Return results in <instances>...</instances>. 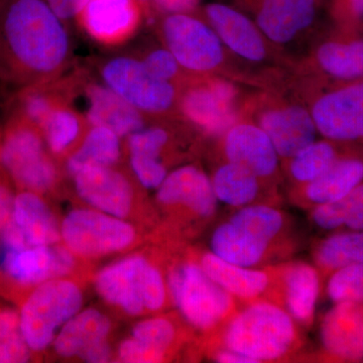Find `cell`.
Segmentation results:
<instances>
[{
	"mask_svg": "<svg viewBox=\"0 0 363 363\" xmlns=\"http://www.w3.org/2000/svg\"><path fill=\"white\" fill-rule=\"evenodd\" d=\"M218 160L252 172L272 187L281 189V161L272 140L259 125L240 119L218 138Z\"/></svg>",
	"mask_w": 363,
	"mask_h": 363,
	"instance_id": "cell-14",
	"label": "cell"
},
{
	"mask_svg": "<svg viewBox=\"0 0 363 363\" xmlns=\"http://www.w3.org/2000/svg\"><path fill=\"white\" fill-rule=\"evenodd\" d=\"M162 39L184 70L208 75L225 61L224 45L208 23L192 13L168 14L162 21Z\"/></svg>",
	"mask_w": 363,
	"mask_h": 363,
	"instance_id": "cell-9",
	"label": "cell"
},
{
	"mask_svg": "<svg viewBox=\"0 0 363 363\" xmlns=\"http://www.w3.org/2000/svg\"><path fill=\"white\" fill-rule=\"evenodd\" d=\"M272 267L269 301L281 306L305 332L312 328L322 278L317 267L301 259H289Z\"/></svg>",
	"mask_w": 363,
	"mask_h": 363,
	"instance_id": "cell-15",
	"label": "cell"
},
{
	"mask_svg": "<svg viewBox=\"0 0 363 363\" xmlns=\"http://www.w3.org/2000/svg\"><path fill=\"white\" fill-rule=\"evenodd\" d=\"M304 330L281 306L267 300L240 304L225 325L205 341L240 353L252 363L307 362Z\"/></svg>",
	"mask_w": 363,
	"mask_h": 363,
	"instance_id": "cell-2",
	"label": "cell"
},
{
	"mask_svg": "<svg viewBox=\"0 0 363 363\" xmlns=\"http://www.w3.org/2000/svg\"><path fill=\"white\" fill-rule=\"evenodd\" d=\"M87 121L90 125L105 126L124 138L145 128L143 113L109 89L91 84L86 89Z\"/></svg>",
	"mask_w": 363,
	"mask_h": 363,
	"instance_id": "cell-27",
	"label": "cell"
},
{
	"mask_svg": "<svg viewBox=\"0 0 363 363\" xmlns=\"http://www.w3.org/2000/svg\"><path fill=\"white\" fill-rule=\"evenodd\" d=\"M130 168L143 188L157 190L169 173L168 164L150 157L130 156Z\"/></svg>",
	"mask_w": 363,
	"mask_h": 363,
	"instance_id": "cell-40",
	"label": "cell"
},
{
	"mask_svg": "<svg viewBox=\"0 0 363 363\" xmlns=\"http://www.w3.org/2000/svg\"><path fill=\"white\" fill-rule=\"evenodd\" d=\"M252 121L272 140L281 161L295 156L316 140L318 130L309 108L274 96L257 98L247 107Z\"/></svg>",
	"mask_w": 363,
	"mask_h": 363,
	"instance_id": "cell-11",
	"label": "cell"
},
{
	"mask_svg": "<svg viewBox=\"0 0 363 363\" xmlns=\"http://www.w3.org/2000/svg\"><path fill=\"white\" fill-rule=\"evenodd\" d=\"M142 4L143 7H149L152 4V0H138Z\"/></svg>",
	"mask_w": 363,
	"mask_h": 363,
	"instance_id": "cell-48",
	"label": "cell"
},
{
	"mask_svg": "<svg viewBox=\"0 0 363 363\" xmlns=\"http://www.w3.org/2000/svg\"><path fill=\"white\" fill-rule=\"evenodd\" d=\"M121 136L100 125H90L79 143L77 149L67 160V171L71 176L91 167H114L121 157Z\"/></svg>",
	"mask_w": 363,
	"mask_h": 363,
	"instance_id": "cell-34",
	"label": "cell"
},
{
	"mask_svg": "<svg viewBox=\"0 0 363 363\" xmlns=\"http://www.w3.org/2000/svg\"><path fill=\"white\" fill-rule=\"evenodd\" d=\"M62 21L77 18L88 0H45Z\"/></svg>",
	"mask_w": 363,
	"mask_h": 363,
	"instance_id": "cell-44",
	"label": "cell"
},
{
	"mask_svg": "<svg viewBox=\"0 0 363 363\" xmlns=\"http://www.w3.org/2000/svg\"><path fill=\"white\" fill-rule=\"evenodd\" d=\"M255 23L269 42L286 45L316 18L318 0H252Z\"/></svg>",
	"mask_w": 363,
	"mask_h": 363,
	"instance_id": "cell-24",
	"label": "cell"
},
{
	"mask_svg": "<svg viewBox=\"0 0 363 363\" xmlns=\"http://www.w3.org/2000/svg\"><path fill=\"white\" fill-rule=\"evenodd\" d=\"M104 85L143 114L167 113L179 104L180 92L174 82L150 75L142 60L117 57L101 69Z\"/></svg>",
	"mask_w": 363,
	"mask_h": 363,
	"instance_id": "cell-10",
	"label": "cell"
},
{
	"mask_svg": "<svg viewBox=\"0 0 363 363\" xmlns=\"http://www.w3.org/2000/svg\"><path fill=\"white\" fill-rule=\"evenodd\" d=\"M145 69L159 80L174 82L181 73V66L168 49H155L142 60Z\"/></svg>",
	"mask_w": 363,
	"mask_h": 363,
	"instance_id": "cell-41",
	"label": "cell"
},
{
	"mask_svg": "<svg viewBox=\"0 0 363 363\" xmlns=\"http://www.w3.org/2000/svg\"><path fill=\"white\" fill-rule=\"evenodd\" d=\"M112 330L111 318L95 308L79 311L58 332L52 342L60 357H78L83 351L108 339Z\"/></svg>",
	"mask_w": 363,
	"mask_h": 363,
	"instance_id": "cell-29",
	"label": "cell"
},
{
	"mask_svg": "<svg viewBox=\"0 0 363 363\" xmlns=\"http://www.w3.org/2000/svg\"><path fill=\"white\" fill-rule=\"evenodd\" d=\"M351 143L315 140L295 156L281 161L284 180L289 188L300 187L317 180L342 156Z\"/></svg>",
	"mask_w": 363,
	"mask_h": 363,
	"instance_id": "cell-31",
	"label": "cell"
},
{
	"mask_svg": "<svg viewBox=\"0 0 363 363\" xmlns=\"http://www.w3.org/2000/svg\"><path fill=\"white\" fill-rule=\"evenodd\" d=\"M156 191L157 206L167 218L164 229L182 242L216 220L218 200L210 176L197 164H185L169 172Z\"/></svg>",
	"mask_w": 363,
	"mask_h": 363,
	"instance_id": "cell-5",
	"label": "cell"
},
{
	"mask_svg": "<svg viewBox=\"0 0 363 363\" xmlns=\"http://www.w3.org/2000/svg\"><path fill=\"white\" fill-rule=\"evenodd\" d=\"M0 168L21 190L45 194L58 182L42 131L13 114L0 140Z\"/></svg>",
	"mask_w": 363,
	"mask_h": 363,
	"instance_id": "cell-6",
	"label": "cell"
},
{
	"mask_svg": "<svg viewBox=\"0 0 363 363\" xmlns=\"http://www.w3.org/2000/svg\"><path fill=\"white\" fill-rule=\"evenodd\" d=\"M226 219L260 240L298 252L303 247L297 221L279 205L257 204L231 210Z\"/></svg>",
	"mask_w": 363,
	"mask_h": 363,
	"instance_id": "cell-26",
	"label": "cell"
},
{
	"mask_svg": "<svg viewBox=\"0 0 363 363\" xmlns=\"http://www.w3.org/2000/svg\"><path fill=\"white\" fill-rule=\"evenodd\" d=\"M363 183V145L351 143L342 156L317 180L300 187L289 188L286 198L298 209L336 201Z\"/></svg>",
	"mask_w": 363,
	"mask_h": 363,
	"instance_id": "cell-18",
	"label": "cell"
},
{
	"mask_svg": "<svg viewBox=\"0 0 363 363\" xmlns=\"http://www.w3.org/2000/svg\"><path fill=\"white\" fill-rule=\"evenodd\" d=\"M312 264L322 278L351 264L363 262V230L324 234L311 243Z\"/></svg>",
	"mask_w": 363,
	"mask_h": 363,
	"instance_id": "cell-32",
	"label": "cell"
},
{
	"mask_svg": "<svg viewBox=\"0 0 363 363\" xmlns=\"http://www.w3.org/2000/svg\"><path fill=\"white\" fill-rule=\"evenodd\" d=\"M330 13L339 26L352 30L363 21V0H331Z\"/></svg>",
	"mask_w": 363,
	"mask_h": 363,
	"instance_id": "cell-42",
	"label": "cell"
},
{
	"mask_svg": "<svg viewBox=\"0 0 363 363\" xmlns=\"http://www.w3.org/2000/svg\"><path fill=\"white\" fill-rule=\"evenodd\" d=\"M312 63L322 75L341 82L363 79V39L342 37L325 40L313 52Z\"/></svg>",
	"mask_w": 363,
	"mask_h": 363,
	"instance_id": "cell-30",
	"label": "cell"
},
{
	"mask_svg": "<svg viewBox=\"0 0 363 363\" xmlns=\"http://www.w3.org/2000/svg\"><path fill=\"white\" fill-rule=\"evenodd\" d=\"M116 359L117 362L124 363L162 362L161 357L156 352L133 337L126 338L119 344Z\"/></svg>",
	"mask_w": 363,
	"mask_h": 363,
	"instance_id": "cell-43",
	"label": "cell"
},
{
	"mask_svg": "<svg viewBox=\"0 0 363 363\" xmlns=\"http://www.w3.org/2000/svg\"><path fill=\"white\" fill-rule=\"evenodd\" d=\"M309 111L318 133L324 138L363 145V79L319 93Z\"/></svg>",
	"mask_w": 363,
	"mask_h": 363,
	"instance_id": "cell-13",
	"label": "cell"
},
{
	"mask_svg": "<svg viewBox=\"0 0 363 363\" xmlns=\"http://www.w3.org/2000/svg\"><path fill=\"white\" fill-rule=\"evenodd\" d=\"M61 238L76 257L88 259L128 250L135 245L138 233L125 219L94 208H78L61 222Z\"/></svg>",
	"mask_w": 363,
	"mask_h": 363,
	"instance_id": "cell-8",
	"label": "cell"
},
{
	"mask_svg": "<svg viewBox=\"0 0 363 363\" xmlns=\"http://www.w3.org/2000/svg\"><path fill=\"white\" fill-rule=\"evenodd\" d=\"M173 135L162 126L143 128L128 136L130 156L150 157L167 164L173 147Z\"/></svg>",
	"mask_w": 363,
	"mask_h": 363,
	"instance_id": "cell-39",
	"label": "cell"
},
{
	"mask_svg": "<svg viewBox=\"0 0 363 363\" xmlns=\"http://www.w3.org/2000/svg\"><path fill=\"white\" fill-rule=\"evenodd\" d=\"M308 222L322 234L363 230V183L336 201L308 210Z\"/></svg>",
	"mask_w": 363,
	"mask_h": 363,
	"instance_id": "cell-33",
	"label": "cell"
},
{
	"mask_svg": "<svg viewBox=\"0 0 363 363\" xmlns=\"http://www.w3.org/2000/svg\"><path fill=\"white\" fill-rule=\"evenodd\" d=\"M166 279L171 305L194 332L202 346L214 336L240 307V302L204 272L193 248H169Z\"/></svg>",
	"mask_w": 363,
	"mask_h": 363,
	"instance_id": "cell-3",
	"label": "cell"
},
{
	"mask_svg": "<svg viewBox=\"0 0 363 363\" xmlns=\"http://www.w3.org/2000/svg\"><path fill=\"white\" fill-rule=\"evenodd\" d=\"M210 180L217 200L229 211L257 204L283 205L281 189L272 187L233 162L218 160Z\"/></svg>",
	"mask_w": 363,
	"mask_h": 363,
	"instance_id": "cell-22",
	"label": "cell"
},
{
	"mask_svg": "<svg viewBox=\"0 0 363 363\" xmlns=\"http://www.w3.org/2000/svg\"><path fill=\"white\" fill-rule=\"evenodd\" d=\"M72 177L79 197L91 207L118 218L130 216L135 190L121 172L113 167H91Z\"/></svg>",
	"mask_w": 363,
	"mask_h": 363,
	"instance_id": "cell-20",
	"label": "cell"
},
{
	"mask_svg": "<svg viewBox=\"0 0 363 363\" xmlns=\"http://www.w3.org/2000/svg\"><path fill=\"white\" fill-rule=\"evenodd\" d=\"M319 340V352L312 359L363 362V305L334 304L320 321Z\"/></svg>",
	"mask_w": 363,
	"mask_h": 363,
	"instance_id": "cell-17",
	"label": "cell"
},
{
	"mask_svg": "<svg viewBox=\"0 0 363 363\" xmlns=\"http://www.w3.org/2000/svg\"><path fill=\"white\" fill-rule=\"evenodd\" d=\"M13 220L30 247L57 245L61 224L40 194L23 190L14 198Z\"/></svg>",
	"mask_w": 363,
	"mask_h": 363,
	"instance_id": "cell-28",
	"label": "cell"
},
{
	"mask_svg": "<svg viewBox=\"0 0 363 363\" xmlns=\"http://www.w3.org/2000/svg\"><path fill=\"white\" fill-rule=\"evenodd\" d=\"M112 355H113V351H112L108 339H106V340L90 346L89 348L83 351L78 358L85 362L106 363L111 362Z\"/></svg>",
	"mask_w": 363,
	"mask_h": 363,
	"instance_id": "cell-45",
	"label": "cell"
},
{
	"mask_svg": "<svg viewBox=\"0 0 363 363\" xmlns=\"http://www.w3.org/2000/svg\"><path fill=\"white\" fill-rule=\"evenodd\" d=\"M326 279L325 291L333 304L363 305V262L339 269L331 272Z\"/></svg>",
	"mask_w": 363,
	"mask_h": 363,
	"instance_id": "cell-38",
	"label": "cell"
},
{
	"mask_svg": "<svg viewBox=\"0 0 363 363\" xmlns=\"http://www.w3.org/2000/svg\"><path fill=\"white\" fill-rule=\"evenodd\" d=\"M84 121L77 111L64 104H59L40 128L45 145L55 157L71 154L82 140Z\"/></svg>",
	"mask_w": 363,
	"mask_h": 363,
	"instance_id": "cell-35",
	"label": "cell"
},
{
	"mask_svg": "<svg viewBox=\"0 0 363 363\" xmlns=\"http://www.w3.org/2000/svg\"><path fill=\"white\" fill-rule=\"evenodd\" d=\"M63 21L45 0H6L0 9V79L16 90L54 81L70 59Z\"/></svg>",
	"mask_w": 363,
	"mask_h": 363,
	"instance_id": "cell-1",
	"label": "cell"
},
{
	"mask_svg": "<svg viewBox=\"0 0 363 363\" xmlns=\"http://www.w3.org/2000/svg\"><path fill=\"white\" fill-rule=\"evenodd\" d=\"M152 4L169 14L192 13L197 9L198 0H152Z\"/></svg>",
	"mask_w": 363,
	"mask_h": 363,
	"instance_id": "cell-47",
	"label": "cell"
},
{
	"mask_svg": "<svg viewBox=\"0 0 363 363\" xmlns=\"http://www.w3.org/2000/svg\"><path fill=\"white\" fill-rule=\"evenodd\" d=\"M76 267V257L65 245L4 248L1 269L18 288H35L50 279L66 278Z\"/></svg>",
	"mask_w": 363,
	"mask_h": 363,
	"instance_id": "cell-16",
	"label": "cell"
},
{
	"mask_svg": "<svg viewBox=\"0 0 363 363\" xmlns=\"http://www.w3.org/2000/svg\"><path fill=\"white\" fill-rule=\"evenodd\" d=\"M4 2H6V0H0V9L4 6Z\"/></svg>",
	"mask_w": 363,
	"mask_h": 363,
	"instance_id": "cell-49",
	"label": "cell"
},
{
	"mask_svg": "<svg viewBox=\"0 0 363 363\" xmlns=\"http://www.w3.org/2000/svg\"><path fill=\"white\" fill-rule=\"evenodd\" d=\"M193 250L208 276L235 298L240 304L259 298L269 300L274 281L272 266L241 267L222 259L209 250L193 248Z\"/></svg>",
	"mask_w": 363,
	"mask_h": 363,
	"instance_id": "cell-23",
	"label": "cell"
},
{
	"mask_svg": "<svg viewBox=\"0 0 363 363\" xmlns=\"http://www.w3.org/2000/svg\"><path fill=\"white\" fill-rule=\"evenodd\" d=\"M168 248L157 259L138 253L104 267L95 290L107 304L131 317L161 313L171 305L166 279Z\"/></svg>",
	"mask_w": 363,
	"mask_h": 363,
	"instance_id": "cell-4",
	"label": "cell"
},
{
	"mask_svg": "<svg viewBox=\"0 0 363 363\" xmlns=\"http://www.w3.org/2000/svg\"><path fill=\"white\" fill-rule=\"evenodd\" d=\"M209 250L226 262L245 267L274 266L293 259L297 253L260 240L226 218L212 229Z\"/></svg>",
	"mask_w": 363,
	"mask_h": 363,
	"instance_id": "cell-19",
	"label": "cell"
},
{
	"mask_svg": "<svg viewBox=\"0 0 363 363\" xmlns=\"http://www.w3.org/2000/svg\"><path fill=\"white\" fill-rule=\"evenodd\" d=\"M32 357L21 331L20 312L0 307V363H25Z\"/></svg>",
	"mask_w": 363,
	"mask_h": 363,
	"instance_id": "cell-37",
	"label": "cell"
},
{
	"mask_svg": "<svg viewBox=\"0 0 363 363\" xmlns=\"http://www.w3.org/2000/svg\"><path fill=\"white\" fill-rule=\"evenodd\" d=\"M82 305V290L72 279H50L32 289L20 311L21 331L32 352H43L52 345Z\"/></svg>",
	"mask_w": 363,
	"mask_h": 363,
	"instance_id": "cell-7",
	"label": "cell"
},
{
	"mask_svg": "<svg viewBox=\"0 0 363 363\" xmlns=\"http://www.w3.org/2000/svg\"><path fill=\"white\" fill-rule=\"evenodd\" d=\"M50 82L18 90L20 95L14 114L40 130L50 113L59 104H64L63 98L54 91V88L50 87Z\"/></svg>",
	"mask_w": 363,
	"mask_h": 363,
	"instance_id": "cell-36",
	"label": "cell"
},
{
	"mask_svg": "<svg viewBox=\"0 0 363 363\" xmlns=\"http://www.w3.org/2000/svg\"><path fill=\"white\" fill-rule=\"evenodd\" d=\"M143 9L138 0H88L77 18L93 40L114 45L125 42L136 32Z\"/></svg>",
	"mask_w": 363,
	"mask_h": 363,
	"instance_id": "cell-21",
	"label": "cell"
},
{
	"mask_svg": "<svg viewBox=\"0 0 363 363\" xmlns=\"http://www.w3.org/2000/svg\"><path fill=\"white\" fill-rule=\"evenodd\" d=\"M14 198L7 184L0 182V233L13 220Z\"/></svg>",
	"mask_w": 363,
	"mask_h": 363,
	"instance_id": "cell-46",
	"label": "cell"
},
{
	"mask_svg": "<svg viewBox=\"0 0 363 363\" xmlns=\"http://www.w3.org/2000/svg\"><path fill=\"white\" fill-rule=\"evenodd\" d=\"M236 99L238 90L233 83L220 78L202 77L186 86L178 105L186 121L203 135L220 138L241 119Z\"/></svg>",
	"mask_w": 363,
	"mask_h": 363,
	"instance_id": "cell-12",
	"label": "cell"
},
{
	"mask_svg": "<svg viewBox=\"0 0 363 363\" xmlns=\"http://www.w3.org/2000/svg\"><path fill=\"white\" fill-rule=\"evenodd\" d=\"M204 13L222 44L236 56L255 64L267 58V39L245 14L222 4H207Z\"/></svg>",
	"mask_w": 363,
	"mask_h": 363,
	"instance_id": "cell-25",
	"label": "cell"
}]
</instances>
